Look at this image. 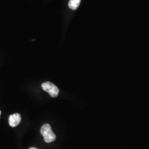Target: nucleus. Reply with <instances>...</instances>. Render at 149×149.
<instances>
[{
	"mask_svg": "<svg viewBox=\"0 0 149 149\" xmlns=\"http://www.w3.org/2000/svg\"><path fill=\"white\" fill-rule=\"evenodd\" d=\"M9 124L12 127L18 126L21 122V116L19 113H15L12 114L8 119Z\"/></svg>",
	"mask_w": 149,
	"mask_h": 149,
	"instance_id": "obj_3",
	"label": "nucleus"
},
{
	"mask_svg": "<svg viewBox=\"0 0 149 149\" xmlns=\"http://www.w3.org/2000/svg\"><path fill=\"white\" fill-rule=\"evenodd\" d=\"M1 111H0V116H1Z\"/></svg>",
	"mask_w": 149,
	"mask_h": 149,
	"instance_id": "obj_6",
	"label": "nucleus"
},
{
	"mask_svg": "<svg viewBox=\"0 0 149 149\" xmlns=\"http://www.w3.org/2000/svg\"><path fill=\"white\" fill-rule=\"evenodd\" d=\"M40 133L43 135L44 141L47 143H52L56 139V135L49 124L43 125L40 129Z\"/></svg>",
	"mask_w": 149,
	"mask_h": 149,
	"instance_id": "obj_1",
	"label": "nucleus"
},
{
	"mask_svg": "<svg viewBox=\"0 0 149 149\" xmlns=\"http://www.w3.org/2000/svg\"><path fill=\"white\" fill-rule=\"evenodd\" d=\"M43 90L48 92L53 98H55L59 95V90L56 86L55 85L50 82H45L42 85Z\"/></svg>",
	"mask_w": 149,
	"mask_h": 149,
	"instance_id": "obj_2",
	"label": "nucleus"
},
{
	"mask_svg": "<svg viewBox=\"0 0 149 149\" xmlns=\"http://www.w3.org/2000/svg\"><path fill=\"white\" fill-rule=\"evenodd\" d=\"M81 0H70L69 2V7L72 10H76L79 6Z\"/></svg>",
	"mask_w": 149,
	"mask_h": 149,
	"instance_id": "obj_4",
	"label": "nucleus"
},
{
	"mask_svg": "<svg viewBox=\"0 0 149 149\" xmlns=\"http://www.w3.org/2000/svg\"><path fill=\"white\" fill-rule=\"evenodd\" d=\"M29 149H38L36 148H34V147H32V148H29Z\"/></svg>",
	"mask_w": 149,
	"mask_h": 149,
	"instance_id": "obj_5",
	"label": "nucleus"
}]
</instances>
